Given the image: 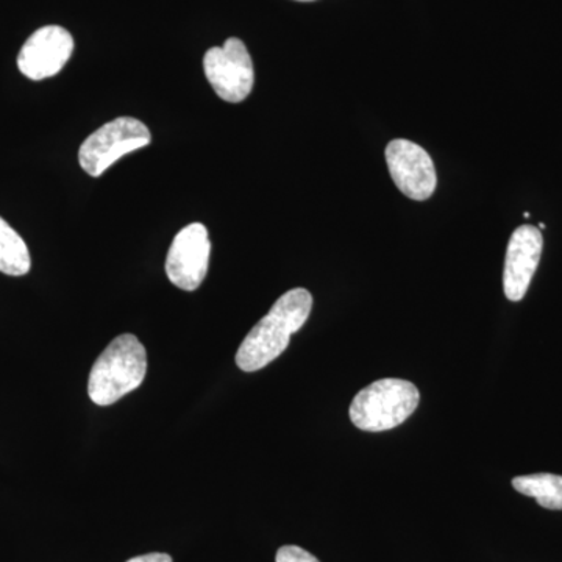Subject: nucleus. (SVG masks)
<instances>
[{"label":"nucleus","instance_id":"nucleus-1","mask_svg":"<svg viewBox=\"0 0 562 562\" xmlns=\"http://www.w3.org/2000/svg\"><path fill=\"white\" fill-rule=\"evenodd\" d=\"M312 308L313 295L303 288L281 295L239 346L236 353L238 368L244 372H257L277 360L290 346L291 336L308 321Z\"/></svg>","mask_w":562,"mask_h":562},{"label":"nucleus","instance_id":"nucleus-2","mask_svg":"<svg viewBox=\"0 0 562 562\" xmlns=\"http://www.w3.org/2000/svg\"><path fill=\"white\" fill-rule=\"evenodd\" d=\"M147 353L135 335H121L92 366L88 394L95 405L109 406L138 390L146 379Z\"/></svg>","mask_w":562,"mask_h":562},{"label":"nucleus","instance_id":"nucleus-3","mask_svg":"<svg viewBox=\"0 0 562 562\" xmlns=\"http://www.w3.org/2000/svg\"><path fill=\"white\" fill-rule=\"evenodd\" d=\"M419 402V390L412 382L379 380L358 392L350 405V420L362 431L392 430L413 416Z\"/></svg>","mask_w":562,"mask_h":562},{"label":"nucleus","instance_id":"nucleus-4","mask_svg":"<svg viewBox=\"0 0 562 562\" xmlns=\"http://www.w3.org/2000/svg\"><path fill=\"white\" fill-rule=\"evenodd\" d=\"M151 143L149 128L135 117H117L91 133L79 150L81 169L91 177H101L110 166L132 151Z\"/></svg>","mask_w":562,"mask_h":562},{"label":"nucleus","instance_id":"nucleus-5","mask_svg":"<svg viewBox=\"0 0 562 562\" xmlns=\"http://www.w3.org/2000/svg\"><path fill=\"white\" fill-rule=\"evenodd\" d=\"M203 70L222 101H246L254 90V63L246 44L239 38H228L224 46L211 47L203 57Z\"/></svg>","mask_w":562,"mask_h":562},{"label":"nucleus","instance_id":"nucleus-6","mask_svg":"<svg viewBox=\"0 0 562 562\" xmlns=\"http://www.w3.org/2000/svg\"><path fill=\"white\" fill-rule=\"evenodd\" d=\"M211 241L205 225L194 222L177 233L166 258V273L173 286L195 291L209 273Z\"/></svg>","mask_w":562,"mask_h":562},{"label":"nucleus","instance_id":"nucleus-7","mask_svg":"<svg viewBox=\"0 0 562 562\" xmlns=\"http://www.w3.org/2000/svg\"><path fill=\"white\" fill-rule=\"evenodd\" d=\"M384 155L398 191L417 202L431 198L438 176L427 150L413 140L394 139L387 144Z\"/></svg>","mask_w":562,"mask_h":562},{"label":"nucleus","instance_id":"nucleus-8","mask_svg":"<svg viewBox=\"0 0 562 562\" xmlns=\"http://www.w3.org/2000/svg\"><path fill=\"white\" fill-rule=\"evenodd\" d=\"M72 52V35L60 25H47L25 41L18 55V68L27 79H49L65 68Z\"/></svg>","mask_w":562,"mask_h":562},{"label":"nucleus","instance_id":"nucleus-9","mask_svg":"<svg viewBox=\"0 0 562 562\" xmlns=\"http://www.w3.org/2000/svg\"><path fill=\"white\" fill-rule=\"evenodd\" d=\"M542 247V233L532 225H522L513 233L503 271V290L508 301L520 302L527 294L541 260Z\"/></svg>","mask_w":562,"mask_h":562},{"label":"nucleus","instance_id":"nucleus-10","mask_svg":"<svg viewBox=\"0 0 562 562\" xmlns=\"http://www.w3.org/2000/svg\"><path fill=\"white\" fill-rule=\"evenodd\" d=\"M32 268L31 251L20 233L0 217V272L5 276L21 277Z\"/></svg>","mask_w":562,"mask_h":562},{"label":"nucleus","instance_id":"nucleus-11","mask_svg":"<svg viewBox=\"0 0 562 562\" xmlns=\"http://www.w3.org/2000/svg\"><path fill=\"white\" fill-rule=\"evenodd\" d=\"M513 487L536 502L546 509L562 512V476L553 473H532V475L516 476Z\"/></svg>","mask_w":562,"mask_h":562},{"label":"nucleus","instance_id":"nucleus-12","mask_svg":"<svg viewBox=\"0 0 562 562\" xmlns=\"http://www.w3.org/2000/svg\"><path fill=\"white\" fill-rule=\"evenodd\" d=\"M276 562H321L297 546H284L277 552Z\"/></svg>","mask_w":562,"mask_h":562},{"label":"nucleus","instance_id":"nucleus-13","mask_svg":"<svg viewBox=\"0 0 562 562\" xmlns=\"http://www.w3.org/2000/svg\"><path fill=\"white\" fill-rule=\"evenodd\" d=\"M127 562H173L172 558L166 553H149L143 554V557L132 558Z\"/></svg>","mask_w":562,"mask_h":562},{"label":"nucleus","instance_id":"nucleus-14","mask_svg":"<svg viewBox=\"0 0 562 562\" xmlns=\"http://www.w3.org/2000/svg\"><path fill=\"white\" fill-rule=\"evenodd\" d=\"M299 2H314V0H299Z\"/></svg>","mask_w":562,"mask_h":562}]
</instances>
